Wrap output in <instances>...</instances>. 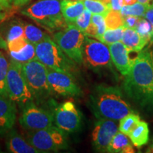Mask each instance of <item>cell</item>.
Masks as SVG:
<instances>
[{"label":"cell","instance_id":"obj_1","mask_svg":"<svg viewBox=\"0 0 153 153\" xmlns=\"http://www.w3.org/2000/svg\"><path fill=\"white\" fill-rule=\"evenodd\" d=\"M125 76L126 95L141 109L153 112V67L148 49L139 52Z\"/></svg>","mask_w":153,"mask_h":153},{"label":"cell","instance_id":"obj_2","mask_svg":"<svg viewBox=\"0 0 153 153\" xmlns=\"http://www.w3.org/2000/svg\"><path fill=\"white\" fill-rule=\"evenodd\" d=\"M89 106L97 118L115 121L134 112L120 88L104 85L94 88L89 96Z\"/></svg>","mask_w":153,"mask_h":153},{"label":"cell","instance_id":"obj_3","mask_svg":"<svg viewBox=\"0 0 153 153\" xmlns=\"http://www.w3.org/2000/svg\"><path fill=\"white\" fill-rule=\"evenodd\" d=\"M22 14L49 32L68 26L61 11L60 0H38L22 10Z\"/></svg>","mask_w":153,"mask_h":153},{"label":"cell","instance_id":"obj_4","mask_svg":"<svg viewBox=\"0 0 153 153\" xmlns=\"http://www.w3.org/2000/svg\"><path fill=\"white\" fill-rule=\"evenodd\" d=\"M36 58L48 68L65 73L73 74L75 62L69 58L51 37L35 45Z\"/></svg>","mask_w":153,"mask_h":153},{"label":"cell","instance_id":"obj_5","mask_svg":"<svg viewBox=\"0 0 153 153\" xmlns=\"http://www.w3.org/2000/svg\"><path fill=\"white\" fill-rule=\"evenodd\" d=\"M22 72L34 101L41 102L53 93L48 81V68L38 59L22 63Z\"/></svg>","mask_w":153,"mask_h":153},{"label":"cell","instance_id":"obj_6","mask_svg":"<svg viewBox=\"0 0 153 153\" xmlns=\"http://www.w3.org/2000/svg\"><path fill=\"white\" fill-rule=\"evenodd\" d=\"M53 40L69 58L79 65L83 62L85 35L75 25L69 24L55 33Z\"/></svg>","mask_w":153,"mask_h":153},{"label":"cell","instance_id":"obj_7","mask_svg":"<svg viewBox=\"0 0 153 153\" xmlns=\"http://www.w3.org/2000/svg\"><path fill=\"white\" fill-rule=\"evenodd\" d=\"M28 141L41 153L57 152L68 148L66 133L54 125L30 131Z\"/></svg>","mask_w":153,"mask_h":153},{"label":"cell","instance_id":"obj_8","mask_svg":"<svg viewBox=\"0 0 153 153\" xmlns=\"http://www.w3.org/2000/svg\"><path fill=\"white\" fill-rule=\"evenodd\" d=\"M7 91L11 100L25 105L34 101L22 72V63L11 60L7 76Z\"/></svg>","mask_w":153,"mask_h":153},{"label":"cell","instance_id":"obj_9","mask_svg":"<svg viewBox=\"0 0 153 153\" xmlns=\"http://www.w3.org/2000/svg\"><path fill=\"white\" fill-rule=\"evenodd\" d=\"M53 123L64 133H73L82 127V115L72 101L57 105L52 104Z\"/></svg>","mask_w":153,"mask_h":153},{"label":"cell","instance_id":"obj_10","mask_svg":"<svg viewBox=\"0 0 153 153\" xmlns=\"http://www.w3.org/2000/svg\"><path fill=\"white\" fill-rule=\"evenodd\" d=\"M19 123L24 128L33 131L54 125L52 109L40 106L34 101L24 105Z\"/></svg>","mask_w":153,"mask_h":153},{"label":"cell","instance_id":"obj_11","mask_svg":"<svg viewBox=\"0 0 153 153\" xmlns=\"http://www.w3.org/2000/svg\"><path fill=\"white\" fill-rule=\"evenodd\" d=\"M83 62L88 68L94 70L111 68V57L108 47L102 42L85 36Z\"/></svg>","mask_w":153,"mask_h":153},{"label":"cell","instance_id":"obj_12","mask_svg":"<svg viewBox=\"0 0 153 153\" xmlns=\"http://www.w3.org/2000/svg\"><path fill=\"white\" fill-rule=\"evenodd\" d=\"M48 81L53 92L63 97H79L82 91L73 74L61 72L48 68Z\"/></svg>","mask_w":153,"mask_h":153},{"label":"cell","instance_id":"obj_13","mask_svg":"<svg viewBox=\"0 0 153 153\" xmlns=\"http://www.w3.org/2000/svg\"><path fill=\"white\" fill-rule=\"evenodd\" d=\"M118 131V128L115 120L98 118L91 135L94 150L99 152H107L111 141Z\"/></svg>","mask_w":153,"mask_h":153},{"label":"cell","instance_id":"obj_14","mask_svg":"<svg viewBox=\"0 0 153 153\" xmlns=\"http://www.w3.org/2000/svg\"><path fill=\"white\" fill-rule=\"evenodd\" d=\"M108 47L115 67L122 75L126 76L131 70L133 62L129 57L128 49L120 41L108 45Z\"/></svg>","mask_w":153,"mask_h":153},{"label":"cell","instance_id":"obj_15","mask_svg":"<svg viewBox=\"0 0 153 153\" xmlns=\"http://www.w3.org/2000/svg\"><path fill=\"white\" fill-rule=\"evenodd\" d=\"M16 118L15 102L9 97L0 95V135L9 133L14 126Z\"/></svg>","mask_w":153,"mask_h":153},{"label":"cell","instance_id":"obj_16","mask_svg":"<svg viewBox=\"0 0 153 153\" xmlns=\"http://www.w3.org/2000/svg\"><path fill=\"white\" fill-rule=\"evenodd\" d=\"M7 148L9 152L14 153H41L39 150L30 145L15 130L9 132L7 138Z\"/></svg>","mask_w":153,"mask_h":153},{"label":"cell","instance_id":"obj_17","mask_svg":"<svg viewBox=\"0 0 153 153\" xmlns=\"http://www.w3.org/2000/svg\"><path fill=\"white\" fill-rule=\"evenodd\" d=\"M121 41L130 52L135 53L140 52L148 43V40L140 35L136 30L129 28H124Z\"/></svg>","mask_w":153,"mask_h":153},{"label":"cell","instance_id":"obj_18","mask_svg":"<svg viewBox=\"0 0 153 153\" xmlns=\"http://www.w3.org/2000/svg\"><path fill=\"white\" fill-rule=\"evenodd\" d=\"M85 9L82 0H61V11L67 25L74 24Z\"/></svg>","mask_w":153,"mask_h":153},{"label":"cell","instance_id":"obj_19","mask_svg":"<svg viewBox=\"0 0 153 153\" xmlns=\"http://www.w3.org/2000/svg\"><path fill=\"white\" fill-rule=\"evenodd\" d=\"M107 152L133 153L135 152V150L133 149V143L128 137V135L118 131L111 141L107 148Z\"/></svg>","mask_w":153,"mask_h":153},{"label":"cell","instance_id":"obj_20","mask_svg":"<svg viewBox=\"0 0 153 153\" xmlns=\"http://www.w3.org/2000/svg\"><path fill=\"white\" fill-rule=\"evenodd\" d=\"M148 124L140 120L135 128L128 135L132 143L135 147L140 149L148 143L149 140Z\"/></svg>","mask_w":153,"mask_h":153},{"label":"cell","instance_id":"obj_21","mask_svg":"<svg viewBox=\"0 0 153 153\" xmlns=\"http://www.w3.org/2000/svg\"><path fill=\"white\" fill-rule=\"evenodd\" d=\"M24 38L34 45L50 37V36L46 33L33 24L24 23Z\"/></svg>","mask_w":153,"mask_h":153},{"label":"cell","instance_id":"obj_22","mask_svg":"<svg viewBox=\"0 0 153 153\" xmlns=\"http://www.w3.org/2000/svg\"><path fill=\"white\" fill-rule=\"evenodd\" d=\"M140 121V118L137 114L135 113L126 115L123 118L120 120L119 131L121 132L128 136V135L135 128Z\"/></svg>","mask_w":153,"mask_h":153},{"label":"cell","instance_id":"obj_23","mask_svg":"<svg viewBox=\"0 0 153 153\" xmlns=\"http://www.w3.org/2000/svg\"><path fill=\"white\" fill-rule=\"evenodd\" d=\"M11 60H14L21 63L27 62L28 61L36 58L35 45L28 42L22 51L18 53H9Z\"/></svg>","mask_w":153,"mask_h":153},{"label":"cell","instance_id":"obj_24","mask_svg":"<svg viewBox=\"0 0 153 153\" xmlns=\"http://www.w3.org/2000/svg\"><path fill=\"white\" fill-rule=\"evenodd\" d=\"M85 9L90 11L92 14H101L105 16L108 14L111 8L109 6L100 1V0H82Z\"/></svg>","mask_w":153,"mask_h":153},{"label":"cell","instance_id":"obj_25","mask_svg":"<svg viewBox=\"0 0 153 153\" xmlns=\"http://www.w3.org/2000/svg\"><path fill=\"white\" fill-rule=\"evenodd\" d=\"M9 62L0 51V95L8 97L7 91V76L8 72Z\"/></svg>","mask_w":153,"mask_h":153},{"label":"cell","instance_id":"obj_26","mask_svg":"<svg viewBox=\"0 0 153 153\" xmlns=\"http://www.w3.org/2000/svg\"><path fill=\"white\" fill-rule=\"evenodd\" d=\"M24 22L19 20H14L9 24L7 33V42L13 41L19 38L24 37Z\"/></svg>","mask_w":153,"mask_h":153},{"label":"cell","instance_id":"obj_27","mask_svg":"<svg viewBox=\"0 0 153 153\" xmlns=\"http://www.w3.org/2000/svg\"><path fill=\"white\" fill-rule=\"evenodd\" d=\"M148 6L140 2H136L134 4L129 6H123L120 9V13L123 16H135L138 17H144L145 11Z\"/></svg>","mask_w":153,"mask_h":153},{"label":"cell","instance_id":"obj_28","mask_svg":"<svg viewBox=\"0 0 153 153\" xmlns=\"http://www.w3.org/2000/svg\"><path fill=\"white\" fill-rule=\"evenodd\" d=\"M107 29H115L123 26V16L120 14V11H114L111 9L108 14L105 16Z\"/></svg>","mask_w":153,"mask_h":153},{"label":"cell","instance_id":"obj_29","mask_svg":"<svg viewBox=\"0 0 153 153\" xmlns=\"http://www.w3.org/2000/svg\"><path fill=\"white\" fill-rule=\"evenodd\" d=\"M124 28L125 27L122 26V27L115 28V29H107L102 36L99 38V41L106 45H110L116 42L120 41L122 39Z\"/></svg>","mask_w":153,"mask_h":153},{"label":"cell","instance_id":"obj_30","mask_svg":"<svg viewBox=\"0 0 153 153\" xmlns=\"http://www.w3.org/2000/svg\"><path fill=\"white\" fill-rule=\"evenodd\" d=\"M91 16H92V13L88 9H85V10L82 11V14L76 19L74 25H75L85 34L86 30L91 24Z\"/></svg>","mask_w":153,"mask_h":153},{"label":"cell","instance_id":"obj_31","mask_svg":"<svg viewBox=\"0 0 153 153\" xmlns=\"http://www.w3.org/2000/svg\"><path fill=\"white\" fill-rule=\"evenodd\" d=\"M135 29L138 32L140 35L148 40V42H150L152 36V28L150 23L146 19H143L141 17Z\"/></svg>","mask_w":153,"mask_h":153},{"label":"cell","instance_id":"obj_32","mask_svg":"<svg viewBox=\"0 0 153 153\" xmlns=\"http://www.w3.org/2000/svg\"><path fill=\"white\" fill-rule=\"evenodd\" d=\"M91 24L97 31V39H99L106 30V25L105 17L103 15L92 14L91 16Z\"/></svg>","mask_w":153,"mask_h":153},{"label":"cell","instance_id":"obj_33","mask_svg":"<svg viewBox=\"0 0 153 153\" xmlns=\"http://www.w3.org/2000/svg\"><path fill=\"white\" fill-rule=\"evenodd\" d=\"M28 43V41L24 37L19 38L7 43V48L9 53H18L22 51Z\"/></svg>","mask_w":153,"mask_h":153},{"label":"cell","instance_id":"obj_34","mask_svg":"<svg viewBox=\"0 0 153 153\" xmlns=\"http://www.w3.org/2000/svg\"><path fill=\"white\" fill-rule=\"evenodd\" d=\"M140 18L141 17L135 16H123V19H124L123 26L125 28H134V29H135V27L137 26V24H138L140 19Z\"/></svg>","mask_w":153,"mask_h":153},{"label":"cell","instance_id":"obj_35","mask_svg":"<svg viewBox=\"0 0 153 153\" xmlns=\"http://www.w3.org/2000/svg\"><path fill=\"white\" fill-rule=\"evenodd\" d=\"M144 17L150 23L151 26H152V38H151L150 43H153V4L148 6V9H147L146 11H145Z\"/></svg>","mask_w":153,"mask_h":153},{"label":"cell","instance_id":"obj_36","mask_svg":"<svg viewBox=\"0 0 153 153\" xmlns=\"http://www.w3.org/2000/svg\"><path fill=\"white\" fill-rule=\"evenodd\" d=\"M123 6V0H111V7L112 10L120 11Z\"/></svg>","mask_w":153,"mask_h":153},{"label":"cell","instance_id":"obj_37","mask_svg":"<svg viewBox=\"0 0 153 153\" xmlns=\"http://www.w3.org/2000/svg\"><path fill=\"white\" fill-rule=\"evenodd\" d=\"M0 6L6 10L11 11L13 6V0H0Z\"/></svg>","mask_w":153,"mask_h":153},{"label":"cell","instance_id":"obj_38","mask_svg":"<svg viewBox=\"0 0 153 153\" xmlns=\"http://www.w3.org/2000/svg\"><path fill=\"white\" fill-rule=\"evenodd\" d=\"M30 1L31 0H13V6L14 7H22Z\"/></svg>","mask_w":153,"mask_h":153},{"label":"cell","instance_id":"obj_39","mask_svg":"<svg viewBox=\"0 0 153 153\" xmlns=\"http://www.w3.org/2000/svg\"><path fill=\"white\" fill-rule=\"evenodd\" d=\"M8 16V10H6L0 6V23L2 22Z\"/></svg>","mask_w":153,"mask_h":153},{"label":"cell","instance_id":"obj_40","mask_svg":"<svg viewBox=\"0 0 153 153\" xmlns=\"http://www.w3.org/2000/svg\"><path fill=\"white\" fill-rule=\"evenodd\" d=\"M7 42L4 39L2 36L0 34V49H7Z\"/></svg>","mask_w":153,"mask_h":153},{"label":"cell","instance_id":"obj_41","mask_svg":"<svg viewBox=\"0 0 153 153\" xmlns=\"http://www.w3.org/2000/svg\"><path fill=\"white\" fill-rule=\"evenodd\" d=\"M137 2V0H123V6L132 5Z\"/></svg>","mask_w":153,"mask_h":153},{"label":"cell","instance_id":"obj_42","mask_svg":"<svg viewBox=\"0 0 153 153\" xmlns=\"http://www.w3.org/2000/svg\"><path fill=\"white\" fill-rule=\"evenodd\" d=\"M137 1L146 6H149L150 3V0H137Z\"/></svg>","mask_w":153,"mask_h":153},{"label":"cell","instance_id":"obj_43","mask_svg":"<svg viewBox=\"0 0 153 153\" xmlns=\"http://www.w3.org/2000/svg\"><path fill=\"white\" fill-rule=\"evenodd\" d=\"M148 152H153V142L152 144H151L150 147V149H149V150L148 151Z\"/></svg>","mask_w":153,"mask_h":153},{"label":"cell","instance_id":"obj_44","mask_svg":"<svg viewBox=\"0 0 153 153\" xmlns=\"http://www.w3.org/2000/svg\"><path fill=\"white\" fill-rule=\"evenodd\" d=\"M150 56H151V60H152V67H153V49L150 51Z\"/></svg>","mask_w":153,"mask_h":153},{"label":"cell","instance_id":"obj_45","mask_svg":"<svg viewBox=\"0 0 153 153\" xmlns=\"http://www.w3.org/2000/svg\"><path fill=\"white\" fill-rule=\"evenodd\" d=\"M150 1H151V0H150ZM152 1H153V0H152Z\"/></svg>","mask_w":153,"mask_h":153}]
</instances>
